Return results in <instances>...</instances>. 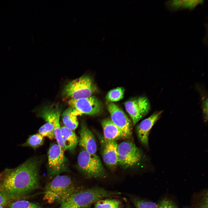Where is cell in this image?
I'll use <instances>...</instances> for the list:
<instances>
[{
	"label": "cell",
	"instance_id": "1",
	"mask_svg": "<svg viewBox=\"0 0 208 208\" xmlns=\"http://www.w3.org/2000/svg\"><path fill=\"white\" fill-rule=\"evenodd\" d=\"M40 162L37 158H31L16 168L1 172L0 192L17 200L38 188Z\"/></svg>",
	"mask_w": 208,
	"mask_h": 208
},
{
	"label": "cell",
	"instance_id": "2",
	"mask_svg": "<svg viewBox=\"0 0 208 208\" xmlns=\"http://www.w3.org/2000/svg\"><path fill=\"white\" fill-rule=\"evenodd\" d=\"M82 189L70 177L58 175L45 187L43 199L48 203H62L75 193Z\"/></svg>",
	"mask_w": 208,
	"mask_h": 208
},
{
	"label": "cell",
	"instance_id": "3",
	"mask_svg": "<svg viewBox=\"0 0 208 208\" xmlns=\"http://www.w3.org/2000/svg\"><path fill=\"white\" fill-rule=\"evenodd\" d=\"M120 194L96 187L81 189L75 193L60 204L59 208H89L102 199Z\"/></svg>",
	"mask_w": 208,
	"mask_h": 208
},
{
	"label": "cell",
	"instance_id": "4",
	"mask_svg": "<svg viewBox=\"0 0 208 208\" xmlns=\"http://www.w3.org/2000/svg\"><path fill=\"white\" fill-rule=\"evenodd\" d=\"M96 89L90 77L84 75L68 83L63 90L62 94L71 99H78L91 96Z\"/></svg>",
	"mask_w": 208,
	"mask_h": 208
},
{
	"label": "cell",
	"instance_id": "5",
	"mask_svg": "<svg viewBox=\"0 0 208 208\" xmlns=\"http://www.w3.org/2000/svg\"><path fill=\"white\" fill-rule=\"evenodd\" d=\"M77 167L86 178H102L105 175V170L99 157L96 154L90 153L83 149L78 155Z\"/></svg>",
	"mask_w": 208,
	"mask_h": 208
},
{
	"label": "cell",
	"instance_id": "6",
	"mask_svg": "<svg viewBox=\"0 0 208 208\" xmlns=\"http://www.w3.org/2000/svg\"><path fill=\"white\" fill-rule=\"evenodd\" d=\"M48 169L49 176L54 177L68 171L67 160L64 151L57 144H52L48 152Z\"/></svg>",
	"mask_w": 208,
	"mask_h": 208
},
{
	"label": "cell",
	"instance_id": "7",
	"mask_svg": "<svg viewBox=\"0 0 208 208\" xmlns=\"http://www.w3.org/2000/svg\"><path fill=\"white\" fill-rule=\"evenodd\" d=\"M117 151L118 164L125 168L137 164L142 157L141 151L130 142H123L118 144Z\"/></svg>",
	"mask_w": 208,
	"mask_h": 208
},
{
	"label": "cell",
	"instance_id": "8",
	"mask_svg": "<svg viewBox=\"0 0 208 208\" xmlns=\"http://www.w3.org/2000/svg\"><path fill=\"white\" fill-rule=\"evenodd\" d=\"M126 110L131 118L133 126L149 112L151 105L144 96L132 98L125 103Z\"/></svg>",
	"mask_w": 208,
	"mask_h": 208
},
{
	"label": "cell",
	"instance_id": "9",
	"mask_svg": "<svg viewBox=\"0 0 208 208\" xmlns=\"http://www.w3.org/2000/svg\"><path fill=\"white\" fill-rule=\"evenodd\" d=\"M68 104L75 109L79 115L85 114L93 115L99 113L102 110L101 102L95 96L78 99H70Z\"/></svg>",
	"mask_w": 208,
	"mask_h": 208
},
{
	"label": "cell",
	"instance_id": "10",
	"mask_svg": "<svg viewBox=\"0 0 208 208\" xmlns=\"http://www.w3.org/2000/svg\"><path fill=\"white\" fill-rule=\"evenodd\" d=\"M107 109L112 122L122 131L123 138L129 137L132 134V124L131 120L116 104L111 103L107 105Z\"/></svg>",
	"mask_w": 208,
	"mask_h": 208
},
{
	"label": "cell",
	"instance_id": "11",
	"mask_svg": "<svg viewBox=\"0 0 208 208\" xmlns=\"http://www.w3.org/2000/svg\"><path fill=\"white\" fill-rule=\"evenodd\" d=\"M163 110L156 111L144 119L138 125L137 128L138 138L144 145H148V136L151 129L161 117Z\"/></svg>",
	"mask_w": 208,
	"mask_h": 208
},
{
	"label": "cell",
	"instance_id": "12",
	"mask_svg": "<svg viewBox=\"0 0 208 208\" xmlns=\"http://www.w3.org/2000/svg\"><path fill=\"white\" fill-rule=\"evenodd\" d=\"M79 143V146L90 153L96 154L97 145L94 136L83 121L81 125Z\"/></svg>",
	"mask_w": 208,
	"mask_h": 208
},
{
	"label": "cell",
	"instance_id": "13",
	"mask_svg": "<svg viewBox=\"0 0 208 208\" xmlns=\"http://www.w3.org/2000/svg\"><path fill=\"white\" fill-rule=\"evenodd\" d=\"M101 125L105 142L115 141L120 138H123L122 131L111 119L108 118L104 119Z\"/></svg>",
	"mask_w": 208,
	"mask_h": 208
},
{
	"label": "cell",
	"instance_id": "14",
	"mask_svg": "<svg viewBox=\"0 0 208 208\" xmlns=\"http://www.w3.org/2000/svg\"><path fill=\"white\" fill-rule=\"evenodd\" d=\"M105 142L102 152L103 161L109 167L115 166L118 164V144L116 141Z\"/></svg>",
	"mask_w": 208,
	"mask_h": 208
},
{
	"label": "cell",
	"instance_id": "15",
	"mask_svg": "<svg viewBox=\"0 0 208 208\" xmlns=\"http://www.w3.org/2000/svg\"><path fill=\"white\" fill-rule=\"evenodd\" d=\"M61 133L65 150L75 149L79 142V138L72 130L65 126L61 127Z\"/></svg>",
	"mask_w": 208,
	"mask_h": 208
},
{
	"label": "cell",
	"instance_id": "16",
	"mask_svg": "<svg viewBox=\"0 0 208 208\" xmlns=\"http://www.w3.org/2000/svg\"><path fill=\"white\" fill-rule=\"evenodd\" d=\"M62 116L65 127L72 130L77 127L78 125L77 116L74 114L73 108L70 107L64 112Z\"/></svg>",
	"mask_w": 208,
	"mask_h": 208
},
{
	"label": "cell",
	"instance_id": "17",
	"mask_svg": "<svg viewBox=\"0 0 208 208\" xmlns=\"http://www.w3.org/2000/svg\"><path fill=\"white\" fill-rule=\"evenodd\" d=\"M6 208H42L39 204L24 199L11 201L5 206Z\"/></svg>",
	"mask_w": 208,
	"mask_h": 208
},
{
	"label": "cell",
	"instance_id": "18",
	"mask_svg": "<svg viewBox=\"0 0 208 208\" xmlns=\"http://www.w3.org/2000/svg\"><path fill=\"white\" fill-rule=\"evenodd\" d=\"M44 140V137L38 133L29 135L25 142L21 146L30 147L35 150L43 144Z\"/></svg>",
	"mask_w": 208,
	"mask_h": 208
},
{
	"label": "cell",
	"instance_id": "19",
	"mask_svg": "<svg viewBox=\"0 0 208 208\" xmlns=\"http://www.w3.org/2000/svg\"><path fill=\"white\" fill-rule=\"evenodd\" d=\"M124 92V89L121 87L111 90L107 92L106 99L107 101L112 102L119 101L123 98Z\"/></svg>",
	"mask_w": 208,
	"mask_h": 208
},
{
	"label": "cell",
	"instance_id": "20",
	"mask_svg": "<svg viewBox=\"0 0 208 208\" xmlns=\"http://www.w3.org/2000/svg\"><path fill=\"white\" fill-rule=\"evenodd\" d=\"M95 208H121V203L116 200L101 199L96 202Z\"/></svg>",
	"mask_w": 208,
	"mask_h": 208
},
{
	"label": "cell",
	"instance_id": "21",
	"mask_svg": "<svg viewBox=\"0 0 208 208\" xmlns=\"http://www.w3.org/2000/svg\"><path fill=\"white\" fill-rule=\"evenodd\" d=\"M54 132L55 138L56 140L57 144L64 151L66 150L62 137L61 128L59 121H57L54 126Z\"/></svg>",
	"mask_w": 208,
	"mask_h": 208
},
{
	"label": "cell",
	"instance_id": "22",
	"mask_svg": "<svg viewBox=\"0 0 208 208\" xmlns=\"http://www.w3.org/2000/svg\"><path fill=\"white\" fill-rule=\"evenodd\" d=\"M134 204L136 208H157V206L155 203L140 200L135 201Z\"/></svg>",
	"mask_w": 208,
	"mask_h": 208
},
{
	"label": "cell",
	"instance_id": "23",
	"mask_svg": "<svg viewBox=\"0 0 208 208\" xmlns=\"http://www.w3.org/2000/svg\"><path fill=\"white\" fill-rule=\"evenodd\" d=\"M157 208H178L176 205L171 200L165 199L157 204Z\"/></svg>",
	"mask_w": 208,
	"mask_h": 208
},
{
	"label": "cell",
	"instance_id": "24",
	"mask_svg": "<svg viewBox=\"0 0 208 208\" xmlns=\"http://www.w3.org/2000/svg\"><path fill=\"white\" fill-rule=\"evenodd\" d=\"M15 200L0 192V205L5 207L10 202Z\"/></svg>",
	"mask_w": 208,
	"mask_h": 208
},
{
	"label": "cell",
	"instance_id": "25",
	"mask_svg": "<svg viewBox=\"0 0 208 208\" xmlns=\"http://www.w3.org/2000/svg\"><path fill=\"white\" fill-rule=\"evenodd\" d=\"M202 103V109L204 119L205 121L208 118V99L207 97L203 99Z\"/></svg>",
	"mask_w": 208,
	"mask_h": 208
},
{
	"label": "cell",
	"instance_id": "26",
	"mask_svg": "<svg viewBox=\"0 0 208 208\" xmlns=\"http://www.w3.org/2000/svg\"><path fill=\"white\" fill-rule=\"evenodd\" d=\"M198 208H208V192L204 194L201 202L199 204Z\"/></svg>",
	"mask_w": 208,
	"mask_h": 208
},
{
	"label": "cell",
	"instance_id": "27",
	"mask_svg": "<svg viewBox=\"0 0 208 208\" xmlns=\"http://www.w3.org/2000/svg\"><path fill=\"white\" fill-rule=\"evenodd\" d=\"M184 0H175L171 1V6L173 8H177L182 6Z\"/></svg>",
	"mask_w": 208,
	"mask_h": 208
},
{
	"label": "cell",
	"instance_id": "28",
	"mask_svg": "<svg viewBox=\"0 0 208 208\" xmlns=\"http://www.w3.org/2000/svg\"><path fill=\"white\" fill-rule=\"evenodd\" d=\"M193 1V0H184L182 7L183 8H189L190 7Z\"/></svg>",
	"mask_w": 208,
	"mask_h": 208
},
{
	"label": "cell",
	"instance_id": "29",
	"mask_svg": "<svg viewBox=\"0 0 208 208\" xmlns=\"http://www.w3.org/2000/svg\"><path fill=\"white\" fill-rule=\"evenodd\" d=\"M202 0H193L190 8L192 9L194 8L198 4L203 2Z\"/></svg>",
	"mask_w": 208,
	"mask_h": 208
},
{
	"label": "cell",
	"instance_id": "30",
	"mask_svg": "<svg viewBox=\"0 0 208 208\" xmlns=\"http://www.w3.org/2000/svg\"><path fill=\"white\" fill-rule=\"evenodd\" d=\"M5 207L2 205H0V208H5Z\"/></svg>",
	"mask_w": 208,
	"mask_h": 208
}]
</instances>
